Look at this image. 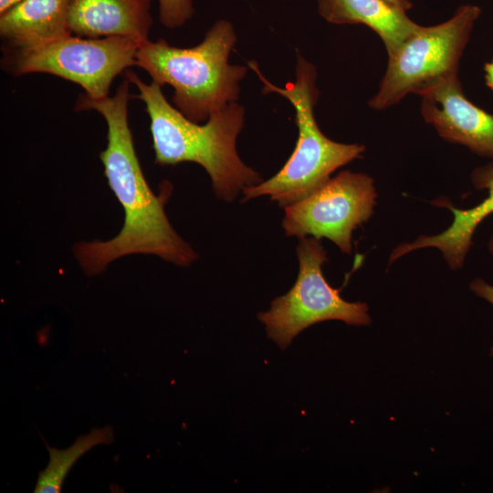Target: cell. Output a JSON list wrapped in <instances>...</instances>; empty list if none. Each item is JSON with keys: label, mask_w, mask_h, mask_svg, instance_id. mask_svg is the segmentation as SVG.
Segmentation results:
<instances>
[{"label": "cell", "mask_w": 493, "mask_h": 493, "mask_svg": "<svg viewBox=\"0 0 493 493\" xmlns=\"http://www.w3.org/2000/svg\"><path fill=\"white\" fill-rule=\"evenodd\" d=\"M141 43L124 37L69 35L30 46L3 48L2 68L13 76L47 73L79 85L91 99L109 96L114 79L135 66Z\"/></svg>", "instance_id": "6"}, {"label": "cell", "mask_w": 493, "mask_h": 493, "mask_svg": "<svg viewBox=\"0 0 493 493\" xmlns=\"http://www.w3.org/2000/svg\"><path fill=\"white\" fill-rule=\"evenodd\" d=\"M486 85L493 90V58L484 65Z\"/></svg>", "instance_id": "17"}, {"label": "cell", "mask_w": 493, "mask_h": 493, "mask_svg": "<svg viewBox=\"0 0 493 493\" xmlns=\"http://www.w3.org/2000/svg\"><path fill=\"white\" fill-rule=\"evenodd\" d=\"M152 1L71 0L69 30L82 37H124L142 43L152 26Z\"/></svg>", "instance_id": "10"}, {"label": "cell", "mask_w": 493, "mask_h": 493, "mask_svg": "<svg viewBox=\"0 0 493 493\" xmlns=\"http://www.w3.org/2000/svg\"><path fill=\"white\" fill-rule=\"evenodd\" d=\"M125 79L137 87L136 97L145 104L156 164L193 162L201 165L210 176L215 196L227 203L263 181L236 152V138L245 123L242 105L229 103L199 124L172 106L159 84H147L130 69L125 70Z\"/></svg>", "instance_id": "2"}, {"label": "cell", "mask_w": 493, "mask_h": 493, "mask_svg": "<svg viewBox=\"0 0 493 493\" xmlns=\"http://www.w3.org/2000/svg\"><path fill=\"white\" fill-rule=\"evenodd\" d=\"M114 441L113 429L110 425L103 428H93L88 435L79 436L74 444L63 450L50 447L49 462L47 467L39 472L35 493H59L65 477L77 460L99 445H110Z\"/></svg>", "instance_id": "14"}, {"label": "cell", "mask_w": 493, "mask_h": 493, "mask_svg": "<svg viewBox=\"0 0 493 493\" xmlns=\"http://www.w3.org/2000/svg\"><path fill=\"white\" fill-rule=\"evenodd\" d=\"M481 15L475 5H463L446 21L418 25L388 63L369 106L377 110L398 104L408 94L419 95L443 79L458 76L459 62Z\"/></svg>", "instance_id": "5"}, {"label": "cell", "mask_w": 493, "mask_h": 493, "mask_svg": "<svg viewBox=\"0 0 493 493\" xmlns=\"http://www.w3.org/2000/svg\"><path fill=\"white\" fill-rule=\"evenodd\" d=\"M24 0H0V15L14 7Z\"/></svg>", "instance_id": "18"}, {"label": "cell", "mask_w": 493, "mask_h": 493, "mask_svg": "<svg viewBox=\"0 0 493 493\" xmlns=\"http://www.w3.org/2000/svg\"><path fill=\"white\" fill-rule=\"evenodd\" d=\"M472 181L477 189H487L488 195L478 205L469 209H457L446 199H437L436 205L446 206L454 214V221L444 232L435 236H421L412 243H404L393 249V255L398 258L413 250L423 247L438 248L452 269L460 268L468 249L472 246V236L478 225L493 213V163L476 169ZM493 253V236L489 242Z\"/></svg>", "instance_id": "11"}, {"label": "cell", "mask_w": 493, "mask_h": 493, "mask_svg": "<svg viewBox=\"0 0 493 493\" xmlns=\"http://www.w3.org/2000/svg\"><path fill=\"white\" fill-rule=\"evenodd\" d=\"M71 0H24L0 15V36L6 46L36 45L72 35Z\"/></svg>", "instance_id": "13"}, {"label": "cell", "mask_w": 493, "mask_h": 493, "mask_svg": "<svg viewBox=\"0 0 493 493\" xmlns=\"http://www.w3.org/2000/svg\"><path fill=\"white\" fill-rule=\"evenodd\" d=\"M236 42L233 25L220 19L192 47H173L162 38L141 43L135 66L161 87H173L174 107L199 123L239 97L240 81L247 68L228 62Z\"/></svg>", "instance_id": "3"}, {"label": "cell", "mask_w": 493, "mask_h": 493, "mask_svg": "<svg viewBox=\"0 0 493 493\" xmlns=\"http://www.w3.org/2000/svg\"><path fill=\"white\" fill-rule=\"evenodd\" d=\"M299 274L285 295L272 300L267 311L258 313L267 337L285 350L292 340L310 325L337 320L349 325H368L371 317L363 302H349L325 279L322 265L328 261L320 239L305 236L297 246Z\"/></svg>", "instance_id": "7"}, {"label": "cell", "mask_w": 493, "mask_h": 493, "mask_svg": "<svg viewBox=\"0 0 493 493\" xmlns=\"http://www.w3.org/2000/svg\"><path fill=\"white\" fill-rule=\"evenodd\" d=\"M318 12L336 25H363L383 41L388 57L393 55L418 24L406 11L387 0H317Z\"/></svg>", "instance_id": "12"}, {"label": "cell", "mask_w": 493, "mask_h": 493, "mask_svg": "<svg viewBox=\"0 0 493 493\" xmlns=\"http://www.w3.org/2000/svg\"><path fill=\"white\" fill-rule=\"evenodd\" d=\"M388 2L392 3L393 5L402 8L404 11H408L413 6L412 0H387Z\"/></svg>", "instance_id": "19"}, {"label": "cell", "mask_w": 493, "mask_h": 493, "mask_svg": "<svg viewBox=\"0 0 493 493\" xmlns=\"http://www.w3.org/2000/svg\"><path fill=\"white\" fill-rule=\"evenodd\" d=\"M470 289L477 296L486 299L493 305V286L488 284L481 278H476L470 283ZM490 356L493 357V346L490 350Z\"/></svg>", "instance_id": "16"}, {"label": "cell", "mask_w": 493, "mask_h": 493, "mask_svg": "<svg viewBox=\"0 0 493 493\" xmlns=\"http://www.w3.org/2000/svg\"><path fill=\"white\" fill-rule=\"evenodd\" d=\"M377 194L366 173L343 171L307 197L284 207L286 236L326 237L351 254L352 231L369 220Z\"/></svg>", "instance_id": "8"}, {"label": "cell", "mask_w": 493, "mask_h": 493, "mask_svg": "<svg viewBox=\"0 0 493 493\" xmlns=\"http://www.w3.org/2000/svg\"><path fill=\"white\" fill-rule=\"evenodd\" d=\"M158 3L160 21L167 28L184 26L194 14L192 0H158Z\"/></svg>", "instance_id": "15"}, {"label": "cell", "mask_w": 493, "mask_h": 493, "mask_svg": "<svg viewBox=\"0 0 493 493\" xmlns=\"http://www.w3.org/2000/svg\"><path fill=\"white\" fill-rule=\"evenodd\" d=\"M418 96L425 121L443 139L493 158V114L465 96L458 76L443 79Z\"/></svg>", "instance_id": "9"}, {"label": "cell", "mask_w": 493, "mask_h": 493, "mask_svg": "<svg viewBox=\"0 0 493 493\" xmlns=\"http://www.w3.org/2000/svg\"><path fill=\"white\" fill-rule=\"evenodd\" d=\"M130 84L125 79L112 97L95 100L84 94L75 107L78 111L96 110L106 121L107 146L100 158L108 184L124 211V223L116 236L74 246L77 260L88 275L99 274L110 262L133 254L154 255L179 267H188L197 258L166 215L172 184L163 181L157 195L143 175L129 126Z\"/></svg>", "instance_id": "1"}, {"label": "cell", "mask_w": 493, "mask_h": 493, "mask_svg": "<svg viewBox=\"0 0 493 493\" xmlns=\"http://www.w3.org/2000/svg\"><path fill=\"white\" fill-rule=\"evenodd\" d=\"M251 68L263 83L262 92L277 93L286 98L295 109L298 140L283 167L267 181L246 188L242 203L268 195L281 207L292 205L324 185L338 168L360 158L365 147L357 143H341L325 136L317 124L314 107L319 98L315 67L298 55L296 79L278 87L268 81L256 61Z\"/></svg>", "instance_id": "4"}]
</instances>
